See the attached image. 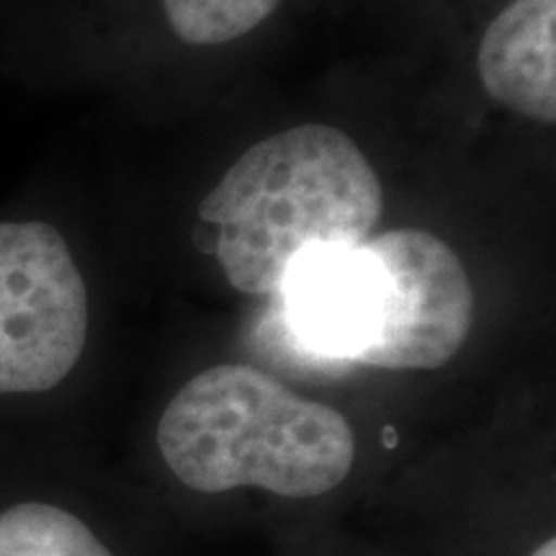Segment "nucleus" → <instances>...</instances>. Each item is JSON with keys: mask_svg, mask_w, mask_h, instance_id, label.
<instances>
[{"mask_svg": "<svg viewBox=\"0 0 556 556\" xmlns=\"http://www.w3.org/2000/svg\"><path fill=\"white\" fill-rule=\"evenodd\" d=\"M157 448L197 492L258 486L304 500L336 490L356 464V435L336 407L242 364H219L178 389Z\"/></svg>", "mask_w": 556, "mask_h": 556, "instance_id": "nucleus-2", "label": "nucleus"}, {"mask_svg": "<svg viewBox=\"0 0 556 556\" xmlns=\"http://www.w3.org/2000/svg\"><path fill=\"white\" fill-rule=\"evenodd\" d=\"M556 0H513L479 45V78L492 99L556 122Z\"/></svg>", "mask_w": 556, "mask_h": 556, "instance_id": "nucleus-6", "label": "nucleus"}, {"mask_svg": "<svg viewBox=\"0 0 556 556\" xmlns=\"http://www.w3.org/2000/svg\"><path fill=\"white\" fill-rule=\"evenodd\" d=\"M88 328V289L65 238L39 219L0 222V397L58 389Z\"/></svg>", "mask_w": 556, "mask_h": 556, "instance_id": "nucleus-3", "label": "nucleus"}, {"mask_svg": "<svg viewBox=\"0 0 556 556\" xmlns=\"http://www.w3.org/2000/svg\"><path fill=\"white\" fill-rule=\"evenodd\" d=\"M0 556H116L75 507L47 497L0 505Z\"/></svg>", "mask_w": 556, "mask_h": 556, "instance_id": "nucleus-7", "label": "nucleus"}, {"mask_svg": "<svg viewBox=\"0 0 556 556\" xmlns=\"http://www.w3.org/2000/svg\"><path fill=\"white\" fill-rule=\"evenodd\" d=\"M531 556H556V541L546 539L544 544H539L536 548H533Z\"/></svg>", "mask_w": 556, "mask_h": 556, "instance_id": "nucleus-9", "label": "nucleus"}, {"mask_svg": "<svg viewBox=\"0 0 556 556\" xmlns=\"http://www.w3.org/2000/svg\"><path fill=\"white\" fill-rule=\"evenodd\" d=\"M381 184L345 131L304 124L253 144L201 204L238 291L274 294L299 255L364 245L381 219Z\"/></svg>", "mask_w": 556, "mask_h": 556, "instance_id": "nucleus-1", "label": "nucleus"}, {"mask_svg": "<svg viewBox=\"0 0 556 556\" xmlns=\"http://www.w3.org/2000/svg\"><path fill=\"white\" fill-rule=\"evenodd\" d=\"M278 291L291 328L304 343L325 356L364 361L384 309V276L366 242L307 250L287 270Z\"/></svg>", "mask_w": 556, "mask_h": 556, "instance_id": "nucleus-5", "label": "nucleus"}, {"mask_svg": "<svg viewBox=\"0 0 556 556\" xmlns=\"http://www.w3.org/2000/svg\"><path fill=\"white\" fill-rule=\"evenodd\" d=\"M384 276L377 340L361 364L428 371L462 351L475 319V291L446 242L420 229H392L366 240Z\"/></svg>", "mask_w": 556, "mask_h": 556, "instance_id": "nucleus-4", "label": "nucleus"}, {"mask_svg": "<svg viewBox=\"0 0 556 556\" xmlns=\"http://www.w3.org/2000/svg\"><path fill=\"white\" fill-rule=\"evenodd\" d=\"M170 29L186 45L217 47L253 31L281 0H163Z\"/></svg>", "mask_w": 556, "mask_h": 556, "instance_id": "nucleus-8", "label": "nucleus"}]
</instances>
